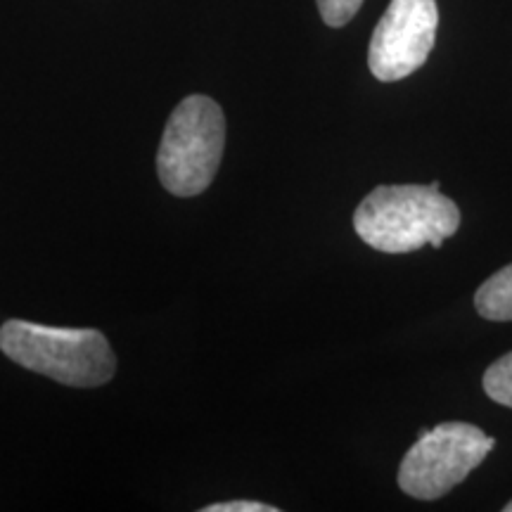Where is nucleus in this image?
<instances>
[{"label":"nucleus","instance_id":"1","mask_svg":"<svg viewBox=\"0 0 512 512\" xmlns=\"http://www.w3.org/2000/svg\"><path fill=\"white\" fill-rule=\"evenodd\" d=\"M354 228L382 254L441 247L460 228V209L432 185H380L358 204Z\"/></svg>","mask_w":512,"mask_h":512},{"label":"nucleus","instance_id":"2","mask_svg":"<svg viewBox=\"0 0 512 512\" xmlns=\"http://www.w3.org/2000/svg\"><path fill=\"white\" fill-rule=\"evenodd\" d=\"M0 349L17 366L69 387H100L110 382L117 358L98 330L48 328L29 320H8L0 328Z\"/></svg>","mask_w":512,"mask_h":512},{"label":"nucleus","instance_id":"3","mask_svg":"<svg viewBox=\"0 0 512 512\" xmlns=\"http://www.w3.org/2000/svg\"><path fill=\"white\" fill-rule=\"evenodd\" d=\"M223 147V110L207 95H190L166 121L157 152L159 181L176 197L200 195L219 171Z\"/></svg>","mask_w":512,"mask_h":512},{"label":"nucleus","instance_id":"4","mask_svg":"<svg viewBox=\"0 0 512 512\" xmlns=\"http://www.w3.org/2000/svg\"><path fill=\"white\" fill-rule=\"evenodd\" d=\"M496 441L470 422H444L422 430L399 465L403 494L418 501H437L470 477L494 451Z\"/></svg>","mask_w":512,"mask_h":512},{"label":"nucleus","instance_id":"5","mask_svg":"<svg viewBox=\"0 0 512 512\" xmlns=\"http://www.w3.org/2000/svg\"><path fill=\"white\" fill-rule=\"evenodd\" d=\"M437 29V0H392L370 38L368 67L375 79L392 83L418 72L432 53Z\"/></svg>","mask_w":512,"mask_h":512},{"label":"nucleus","instance_id":"6","mask_svg":"<svg viewBox=\"0 0 512 512\" xmlns=\"http://www.w3.org/2000/svg\"><path fill=\"white\" fill-rule=\"evenodd\" d=\"M475 309L482 318L496 320H512V264L484 280L475 292Z\"/></svg>","mask_w":512,"mask_h":512},{"label":"nucleus","instance_id":"7","mask_svg":"<svg viewBox=\"0 0 512 512\" xmlns=\"http://www.w3.org/2000/svg\"><path fill=\"white\" fill-rule=\"evenodd\" d=\"M482 387L491 401L501 403L505 408H512V351L486 368Z\"/></svg>","mask_w":512,"mask_h":512},{"label":"nucleus","instance_id":"8","mask_svg":"<svg viewBox=\"0 0 512 512\" xmlns=\"http://www.w3.org/2000/svg\"><path fill=\"white\" fill-rule=\"evenodd\" d=\"M318 12L323 22L332 29L349 24L358 10H361L363 0H316Z\"/></svg>","mask_w":512,"mask_h":512},{"label":"nucleus","instance_id":"9","mask_svg":"<svg viewBox=\"0 0 512 512\" xmlns=\"http://www.w3.org/2000/svg\"><path fill=\"white\" fill-rule=\"evenodd\" d=\"M202 512H278V508L259 501H228L207 505V508H202Z\"/></svg>","mask_w":512,"mask_h":512},{"label":"nucleus","instance_id":"10","mask_svg":"<svg viewBox=\"0 0 512 512\" xmlns=\"http://www.w3.org/2000/svg\"><path fill=\"white\" fill-rule=\"evenodd\" d=\"M503 512H512V501L503 505Z\"/></svg>","mask_w":512,"mask_h":512}]
</instances>
